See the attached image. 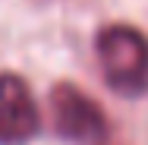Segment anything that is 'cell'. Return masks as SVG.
I'll use <instances>...</instances> for the list:
<instances>
[{"instance_id": "1", "label": "cell", "mask_w": 148, "mask_h": 145, "mask_svg": "<svg viewBox=\"0 0 148 145\" xmlns=\"http://www.w3.org/2000/svg\"><path fill=\"white\" fill-rule=\"evenodd\" d=\"M98 60L104 82L120 95L148 91V38L132 25H104L98 32Z\"/></svg>"}, {"instance_id": "2", "label": "cell", "mask_w": 148, "mask_h": 145, "mask_svg": "<svg viewBox=\"0 0 148 145\" xmlns=\"http://www.w3.org/2000/svg\"><path fill=\"white\" fill-rule=\"evenodd\" d=\"M51 117L57 136L69 142H98L107 136V117L101 104L73 82H57L51 91Z\"/></svg>"}, {"instance_id": "3", "label": "cell", "mask_w": 148, "mask_h": 145, "mask_svg": "<svg viewBox=\"0 0 148 145\" xmlns=\"http://www.w3.org/2000/svg\"><path fill=\"white\" fill-rule=\"evenodd\" d=\"M38 129L41 114L29 82L16 73H0V145H25Z\"/></svg>"}]
</instances>
